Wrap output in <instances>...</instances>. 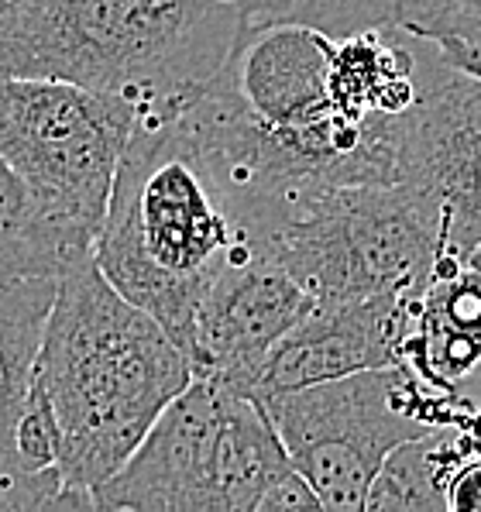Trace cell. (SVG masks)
Instances as JSON below:
<instances>
[{
    "label": "cell",
    "mask_w": 481,
    "mask_h": 512,
    "mask_svg": "<svg viewBox=\"0 0 481 512\" xmlns=\"http://www.w3.org/2000/svg\"><path fill=\"white\" fill-rule=\"evenodd\" d=\"M220 4H238V7H248L251 0H220Z\"/></svg>",
    "instance_id": "20"
},
{
    "label": "cell",
    "mask_w": 481,
    "mask_h": 512,
    "mask_svg": "<svg viewBox=\"0 0 481 512\" xmlns=\"http://www.w3.org/2000/svg\"><path fill=\"white\" fill-rule=\"evenodd\" d=\"M447 512H481V454L461 461L447 478Z\"/></svg>",
    "instance_id": "15"
},
{
    "label": "cell",
    "mask_w": 481,
    "mask_h": 512,
    "mask_svg": "<svg viewBox=\"0 0 481 512\" xmlns=\"http://www.w3.org/2000/svg\"><path fill=\"white\" fill-rule=\"evenodd\" d=\"M241 248L217 179L169 117H138L117 165L93 262L189 354L207 289Z\"/></svg>",
    "instance_id": "3"
},
{
    "label": "cell",
    "mask_w": 481,
    "mask_h": 512,
    "mask_svg": "<svg viewBox=\"0 0 481 512\" xmlns=\"http://www.w3.org/2000/svg\"><path fill=\"white\" fill-rule=\"evenodd\" d=\"M189 378L176 341L110 286L93 255L59 275L35 382L55 413L66 488L93 499Z\"/></svg>",
    "instance_id": "1"
},
{
    "label": "cell",
    "mask_w": 481,
    "mask_h": 512,
    "mask_svg": "<svg viewBox=\"0 0 481 512\" xmlns=\"http://www.w3.org/2000/svg\"><path fill=\"white\" fill-rule=\"evenodd\" d=\"M313 306V296L286 269L238 248L196 310L189 368L200 378L248 392L265 354Z\"/></svg>",
    "instance_id": "9"
},
{
    "label": "cell",
    "mask_w": 481,
    "mask_h": 512,
    "mask_svg": "<svg viewBox=\"0 0 481 512\" xmlns=\"http://www.w3.org/2000/svg\"><path fill=\"white\" fill-rule=\"evenodd\" d=\"M478 444L461 423L402 440L385 454L365 495L368 512H447V478L461 461L475 458Z\"/></svg>",
    "instance_id": "13"
},
{
    "label": "cell",
    "mask_w": 481,
    "mask_h": 512,
    "mask_svg": "<svg viewBox=\"0 0 481 512\" xmlns=\"http://www.w3.org/2000/svg\"><path fill=\"white\" fill-rule=\"evenodd\" d=\"M248 251L286 269L313 303L420 296L447 258L440 207L409 183L317 189Z\"/></svg>",
    "instance_id": "5"
},
{
    "label": "cell",
    "mask_w": 481,
    "mask_h": 512,
    "mask_svg": "<svg viewBox=\"0 0 481 512\" xmlns=\"http://www.w3.org/2000/svg\"><path fill=\"white\" fill-rule=\"evenodd\" d=\"M399 183L437 203L447 255L468 262L481 244V80L447 62L433 69L399 114Z\"/></svg>",
    "instance_id": "8"
},
{
    "label": "cell",
    "mask_w": 481,
    "mask_h": 512,
    "mask_svg": "<svg viewBox=\"0 0 481 512\" xmlns=\"http://www.w3.org/2000/svg\"><path fill=\"white\" fill-rule=\"evenodd\" d=\"M18 4H25V0H0V14L11 11V7H18Z\"/></svg>",
    "instance_id": "19"
},
{
    "label": "cell",
    "mask_w": 481,
    "mask_h": 512,
    "mask_svg": "<svg viewBox=\"0 0 481 512\" xmlns=\"http://www.w3.org/2000/svg\"><path fill=\"white\" fill-rule=\"evenodd\" d=\"M0 512H21V502H18V492L0 478Z\"/></svg>",
    "instance_id": "17"
},
{
    "label": "cell",
    "mask_w": 481,
    "mask_h": 512,
    "mask_svg": "<svg viewBox=\"0 0 481 512\" xmlns=\"http://www.w3.org/2000/svg\"><path fill=\"white\" fill-rule=\"evenodd\" d=\"M454 389H457V396H461L468 406H478L481 409V361H478L475 368H471L468 375L461 378V382L454 385Z\"/></svg>",
    "instance_id": "16"
},
{
    "label": "cell",
    "mask_w": 481,
    "mask_h": 512,
    "mask_svg": "<svg viewBox=\"0 0 481 512\" xmlns=\"http://www.w3.org/2000/svg\"><path fill=\"white\" fill-rule=\"evenodd\" d=\"M289 464L320 509H365L375 471L402 440L457 420V392L409 365L351 372L262 399Z\"/></svg>",
    "instance_id": "6"
},
{
    "label": "cell",
    "mask_w": 481,
    "mask_h": 512,
    "mask_svg": "<svg viewBox=\"0 0 481 512\" xmlns=\"http://www.w3.org/2000/svg\"><path fill=\"white\" fill-rule=\"evenodd\" d=\"M241 31L244 7L220 0H25L0 14V76L114 93L159 117L214 80Z\"/></svg>",
    "instance_id": "2"
},
{
    "label": "cell",
    "mask_w": 481,
    "mask_h": 512,
    "mask_svg": "<svg viewBox=\"0 0 481 512\" xmlns=\"http://www.w3.org/2000/svg\"><path fill=\"white\" fill-rule=\"evenodd\" d=\"M293 464L258 399L193 375L128 461L93 488L100 512H258Z\"/></svg>",
    "instance_id": "4"
},
{
    "label": "cell",
    "mask_w": 481,
    "mask_h": 512,
    "mask_svg": "<svg viewBox=\"0 0 481 512\" xmlns=\"http://www.w3.org/2000/svg\"><path fill=\"white\" fill-rule=\"evenodd\" d=\"M52 275L0 279V478L18 492L21 512L93 509V499L66 488L59 471L28 475L11 451L14 423L35 389V365L42 351L45 320L55 299Z\"/></svg>",
    "instance_id": "11"
},
{
    "label": "cell",
    "mask_w": 481,
    "mask_h": 512,
    "mask_svg": "<svg viewBox=\"0 0 481 512\" xmlns=\"http://www.w3.org/2000/svg\"><path fill=\"white\" fill-rule=\"evenodd\" d=\"M138 107L62 80L0 76V159L42 214L93 251Z\"/></svg>",
    "instance_id": "7"
},
{
    "label": "cell",
    "mask_w": 481,
    "mask_h": 512,
    "mask_svg": "<svg viewBox=\"0 0 481 512\" xmlns=\"http://www.w3.org/2000/svg\"><path fill=\"white\" fill-rule=\"evenodd\" d=\"M93 255L42 214L35 196L0 159V279L52 275L59 279L73 262Z\"/></svg>",
    "instance_id": "14"
},
{
    "label": "cell",
    "mask_w": 481,
    "mask_h": 512,
    "mask_svg": "<svg viewBox=\"0 0 481 512\" xmlns=\"http://www.w3.org/2000/svg\"><path fill=\"white\" fill-rule=\"evenodd\" d=\"M468 262L475 265V269H481V244H478V248H475V251H471V255H468Z\"/></svg>",
    "instance_id": "18"
},
{
    "label": "cell",
    "mask_w": 481,
    "mask_h": 512,
    "mask_svg": "<svg viewBox=\"0 0 481 512\" xmlns=\"http://www.w3.org/2000/svg\"><path fill=\"white\" fill-rule=\"evenodd\" d=\"M481 361V269L447 255L416 299V320L399 365L454 385Z\"/></svg>",
    "instance_id": "12"
},
{
    "label": "cell",
    "mask_w": 481,
    "mask_h": 512,
    "mask_svg": "<svg viewBox=\"0 0 481 512\" xmlns=\"http://www.w3.org/2000/svg\"><path fill=\"white\" fill-rule=\"evenodd\" d=\"M420 296H361L317 303L265 354L244 396L258 399L368 368L399 365Z\"/></svg>",
    "instance_id": "10"
}]
</instances>
